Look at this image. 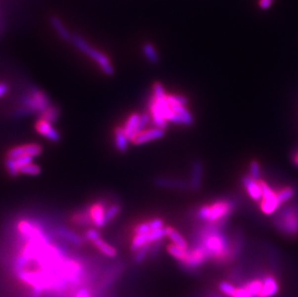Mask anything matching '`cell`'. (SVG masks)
I'll return each instance as SVG.
<instances>
[{
  "label": "cell",
  "instance_id": "7402d4cb",
  "mask_svg": "<svg viewBox=\"0 0 298 297\" xmlns=\"http://www.w3.org/2000/svg\"><path fill=\"white\" fill-rule=\"evenodd\" d=\"M60 117L59 107L50 105L47 109H45L42 114H41V119L49 123V124H54L57 122V120Z\"/></svg>",
  "mask_w": 298,
  "mask_h": 297
},
{
  "label": "cell",
  "instance_id": "b9f144b4",
  "mask_svg": "<svg viewBox=\"0 0 298 297\" xmlns=\"http://www.w3.org/2000/svg\"><path fill=\"white\" fill-rule=\"evenodd\" d=\"M85 238L86 239H88V240H90V241H92V242H94L95 240H97L98 238H100V236H99V233L96 230V229H88L86 232H85Z\"/></svg>",
  "mask_w": 298,
  "mask_h": 297
},
{
  "label": "cell",
  "instance_id": "f35d334b",
  "mask_svg": "<svg viewBox=\"0 0 298 297\" xmlns=\"http://www.w3.org/2000/svg\"><path fill=\"white\" fill-rule=\"evenodd\" d=\"M150 119H151V115L148 113H144V114L140 115L139 122H138V126H137V134L141 131L145 130L147 125L150 122Z\"/></svg>",
  "mask_w": 298,
  "mask_h": 297
},
{
  "label": "cell",
  "instance_id": "ab89813d",
  "mask_svg": "<svg viewBox=\"0 0 298 297\" xmlns=\"http://www.w3.org/2000/svg\"><path fill=\"white\" fill-rule=\"evenodd\" d=\"M151 227L149 222H144L141 223L139 225H137L134 228V234L135 235H144V234H149L151 232Z\"/></svg>",
  "mask_w": 298,
  "mask_h": 297
},
{
  "label": "cell",
  "instance_id": "ba28073f",
  "mask_svg": "<svg viewBox=\"0 0 298 297\" xmlns=\"http://www.w3.org/2000/svg\"><path fill=\"white\" fill-rule=\"evenodd\" d=\"M35 128H36L37 132L40 133L42 136L48 139L51 142L57 143L61 140V134H60L59 131L54 127H52L51 124H49L43 120L40 119L36 123Z\"/></svg>",
  "mask_w": 298,
  "mask_h": 297
},
{
  "label": "cell",
  "instance_id": "30bf717a",
  "mask_svg": "<svg viewBox=\"0 0 298 297\" xmlns=\"http://www.w3.org/2000/svg\"><path fill=\"white\" fill-rule=\"evenodd\" d=\"M242 183L246 188L249 196L254 201L260 203L262 199V192L259 181L253 179L250 176H245L242 178Z\"/></svg>",
  "mask_w": 298,
  "mask_h": 297
},
{
  "label": "cell",
  "instance_id": "f546056e",
  "mask_svg": "<svg viewBox=\"0 0 298 297\" xmlns=\"http://www.w3.org/2000/svg\"><path fill=\"white\" fill-rule=\"evenodd\" d=\"M149 237V242L153 243L156 241L161 240L162 238L167 237V232H166V227L157 229V230H153L148 234Z\"/></svg>",
  "mask_w": 298,
  "mask_h": 297
},
{
  "label": "cell",
  "instance_id": "60d3db41",
  "mask_svg": "<svg viewBox=\"0 0 298 297\" xmlns=\"http://www.w3.org/2000/svg\"><path fill=\"white\" fill-rule=\"evenodd\" d=\"M14 159H15V163H16V165H17V167L20 171L23 166H25L27 164H30L33 161V158H31V157H20V158Z\"/></svg>",
  "mask_w": 298,
  "mask_h": 297
},
{
  "label": "cell",
  "instance_id": "8d00e7d4",
  "mask_svg": "<svg viewBox=\"0 0 298 297\" xmlns=\"http://www.w3.org/2000/svg\"><path fill=\"white\" fill-rule=\"evenodd\" d=\"M153 94H154V98L155 99H162L165 98L167 95L165 93L164 87L160 82H156L153 86Z\"/></svg>",
  "mask_w": 298,
  "mask_h": 297
},
{
  "label": "cell",
  "instance_id": "ee69618b",
  "mask_svg": "<svg viewBox=\"0 0 298 297\" xmlns=\"http://www.w3.org/2000/svg\"><path fill=\"white\" fill-rule=\"evenodd\" d=\"M30 114H32V111L29 110L28 108H26L25 106H22V107L18 108V109L16 110V112H15V116L18 117V118L25 117V116H28V115H30Z\"/></svg>",
  "mask_w": 298,
  "mask_h": 297
},
{
  "label": "cell",
  "instance_id": "681fc988",
  "mask_svg": "<svg viewBox=\"0 0 298 297\" xmlns=\"http://www.w3.org/2000/svg\"><path fill=\"white\" fill-rule=\"evenodd\" d=\"M76 297H89V294H88V292L86 290L83 289V290H80Z\"/></svg>",
  "mask_w": 298,
  "mask_h": 297
},
{
  "label": "cell",
  "instance_id": "9c48e42d",
  "mask_svg": "<svg viewBox=\"0 0 298 297\" xmlns=\"http://www.w3.org/2000/svg\"><path fill=\"white\" fill-rule=\"evenodd\" d=\"M164 135H165V130L163 128H159L156 127L154 128L145 129L141 131L135 136V138L132 140V143L134 145H143L151 141L162 138Z\"/></svg>",
  "mask_w": 298,
  "mask_h": 297
},
{
  "label": "cell",
  "instance_id": "5bb4252c",
  "mask_svg": "<svg viewBox=\"0 0 298 297\" xmlns=\"http://www.w3.org/2000/svg\"><path fill=\"white\" fill-rule=\"evenodd\" d=\"M149 107H150V115L151 118L153 119V122L155 124V126L159 128H163L165 129L167 127V121L162 117V115L159 112V107L155 101L154 97L150 99V103H149Z\"/></svg>",
  "mask_w": 298,
  "mask_h": 297
},
{
  "label": "cell",
  "instance_id": "c3c4849f",
  "mask_svg": "<svg viewBox=\"0 0 298 297\" xmlns=\"http://www.w3.org/2000/svg\"><path fill=\"white\" fill-rule=\"evenodd\" d=\"M9 92V85L6 83H0V98L5 96Z\"/></svg>",
  "mask_w": 298,
  "mask_h": 297
},
{
  "label": "cell",
  "instance_id": "f1b7e54d",
  "mask_svg": "<svg viewBox=\"0 0 298 297\" xmlns=\"http://www.w3.org/2000/svg\"><path fill=\"white\" fill-rule=\"evenodd\" d=\"M121 212L120 205H112L110 206L104 212V224H108L112 219L116 217Z\"/></svg>",
  "mask_w": 298,
  "mask_h": 297
},
{
  "label": "cell",
  "instance_id": "d590c367",
  "mask_svg": "<svg viewBox=\"0 0 298 297\" xmlns=\"http://www.w3.org/2000/svg\"><path fill=\"white\" fill-rule=\"evenodd\" d=\"M166 99L170 105L171 104H180V105L185 106L188 101L185 97L179 96V95H167Z\"/></svg>",
  "mask_w": 298,
  "mask_h": 297
},
{
  "label": "cell",
  "instance_id": "ffe728a7",
  "mask_svg": "<svg viewBox=\"0 0 298 297\" xmlns=\"http://www.w3.org/2000/svg\"><path fill=\"white\" fill-rule=\"evenodd\" d=\"M50 23L53 26V28L55 29V31L57 32V34L59 35L60 38L67 42H71L72 39V35L70 34V32L67 30V28L65 27L64 23L62 22V20L58 19L57 17H52L50 19Z\"/></svg>",
  "mask_w": 298,
  "mask_h": 297
},
{
  "label": "cell",
  "instance_id": "8fae6325",
  "mask_svg": "<svg viewBox=\"0 0 298 297\" xmlns=\"http://www.w3.org/2000/svg\"><path fill=\"white\" fill-rule=\"evenodd\" d=\"M154 184L160 188H169V189H186L187 187H189L187 182L176 178H155Z\"/></svg>",
  "mask_w": 298,
  "mask_h": 297
},
{
  "label": "cell",
  "instance_id": "6da1fadb",
  "mask_svg": "<svg viewBox=\"0 0 298 297\" xmlns=\"http://www.w3.org/2000/svg\"><path fill=\"white\" fill-rule=\"evenodd\" d=\"M71 42L82 53L86 54L91 59L94 60L99 65L100 70L102 71V73L104 75L111 77L115 74L114 67H113L111 61L107 57V55H105L104 53H102L98 49L94 48L93 46H91L86 41L83 40L78 35H72Z\"/></svg>",
  "mask_w": 298,
  "mask_h": 297
},
{
  "label": "cell",
  "instance_id": "44dd1931",
  "mask_svg": "<svg viewBox=\"0 0 298 297\" xmlns=\"http://www.w3.org/2000/svg\"><path fill=\"white\" fill-rule=\"evenodd\" d=\"M166 232H167V237L170 238L173 244L179 246L180 248L187 249V242L184 239V238L179 234L178 231H176L172 227H166Z\"/></svg>",
  "mask_w": 298,
  "mask_h": 297
},
{
  "label": "cell",
  "instance_id": "4316f807",
  "mask_svg": "<svg viewBox=\"0 0 298 297\" xmlns=\"http://www.w3.org/2000/svg\"><path fill=\"white\" fill-rule=\"evenodd\" d=\"M147 243H150L148 234L135 235V237L132 239V242L130 244V249H131V251L136 252L138 249L143 247L144 245H146Z\"/></svg>",
  "mask_w": 298,
  "mask_h": 297
},
{
  "label": "cell",
  "instance_id": "e0dca14e",
  "mask_svg": "<svg viewBox=\"0 0 298 297\" xmlns=\"http://www.w3.org/2000/svg\"><path fill=\"white\" fill-rule=\"evenodd\" d=\"M104 209L100 204H95L90 210V215L93 222V225L97 228H101L105 226L104 224Z\"/></svg>",
  "mask_w": 298,
  "mask_h": 297
},
{
  "label": "cell",
  "instance_id": "7a4b0ae2",
  "mask_svg": "<svg viewBox=\"0 0 298 297\" xmlns=\"http://www.w3.org/2000/svg\"><path fill=\"white\" fill-rule=\"evenodd\" d=\"M202 246L206 249L209 256L223 257L229 252V242L227 238L219 233L216 227H209L203 235Z\"/></svg>",
  "mask_w": 298,
  "mask_h": 297
},
{
  "label": "cell",
  "instance_id": "7c38bea8",
  "mask_svg": "<svg viewBox=\"0 0 298 297\" xmlns=\"http://www.w3.org/2000/svg\"><path fill=\"white\" fill-rule=\"evenodd\" d=\"M278 293V284L271 276L265 278L262 281V287L258 297H272Z\"/></svg>",
  "mask_w": 298,
  "mask_h": 297
},
{
  "label": "cell",
  "instance_id": "d6a6232c",
  "mask_svg": "<svg viewBox=\"0 0 298 297\" xmlns=\"http://www.w3.org/2000/svg\"><path fill=\"white\" fill-rule=\"evenodd\" d=\"M150 251H151V243H147L146 245L141 247L135 252V255H134L135 262H137V263L142 262L147 257L148 254L150 253Z\"/></svg>",
  "mask_w": 298,
  "mask_h": 297
},
{
  "label": "cell",
  "instance_id": "cb8c5ba5",
  "mask_svg": "<svg viewBox=\"0 0 298 297\" xmlns=\"http://www.w3.org/2000/svg\"><path fill=\"white\" fill-rule=\"evenodd\" d=\"M142 50H143L145 57L149 62H151L152 64H157L159 62V53H158L156 47L152 43H150V42L144 43L142 46Z\"/></svg>",
  "mask_w": 298,
  "mask_h": 297
},
{
  "label": "cell",
  "instance_id": "3957f363",
  "mask_svg": "<svg viewBox=\"0 0 298 297\" xmlns=\"http://www.w3.org/2000/svg\"><path fill=\"white\" fill-rule=\"evenodd\" d=\"M21 104L31 110L32 113L42 114L51 105V101L44 92L36 87H31L28 93L22 96Z\"/></svg>",
  "mask_w": 298,
  "mask_h": 297
},
{
  "label": "cell",
  "instance_id": "836d02e7",
  "mask_svg": "<svg viewBox=\"0 0 298 297\" xmlns=\"http://www.w3.org/2000/svg\"><path fill=\"white\" fill-rule=\"evenodd\" d=\"M219 290L221 291V293L230 297H235V294L237 292V288L228 282H221L219 284Z\"/></svg>",
  "mask_w": 298,
  "mask_h": 297
},
{
  "label": "cell",
  "instance_id": "4fadbf2b",
  "mask_svg": "<svg viewBox=\"0 0 298 297\" xmlns=\"http://www.w3.org/2000/svg\"><path fill=\"white\" fill-rule=\"evenodd\" d=\"M139 118L140 115L138 113H132L128 117V119L126 122V125L124 127V129H125V132L128 136V138L129 139V141H131V142L137 135V126H138Z\"/></svg>",
  "mask_w": 298,
  "mask_h": 297
},
{
  "label": "cell",
  "instance_id": "277c9868",
  "mask_svg": "<svg viewBox=\"0 0 298 297\" xmlns=\"http://www.w3.org/2000/svg\"><path fill=\"white\" fill-rule=\"evenodd\" d=\"M275 225L279 230L287 235L298 234V208L296 206L286 208L275 219Z\"/></svg>",
  "mask_w": 298,
  "mask_h": 297
},
{
  "label": "cell",
  "instance_id": "603a6c76",
  "mask_svg": "<svg viewBox=\"0 0 298 297\" xmlns=\"http://www.w3.org/2000/svg\"><path fill=\"white\" fill-rule=\"evenodd\" d=\"M93 243L95 244V246L99 249V251H100L103 255H105L106 257H116V255H117L116 249H115L114 247H112L111 245H109L108 243H106L103 239H101L100 238H98V239L95 240Z\"/></svg>",
  "mask_w": 298,
  "mask_h": 297
},
{
  "label": "cell",
  "instance_id": "484cf974",
  "mask_svg": "<svg viewBox=\"0 0 298 297\" xmlns=\"http://www.w3.org/2000/svg\"><path fill=\"white\" fill-rule=\"evenodd\" d=\"M72 222L75 225L80 226V227H87V226H90V225L93 224L90 213L87 214V213H84V212L76 213L75 215H73Z\"/></svg>",
  "mask_w": 298,
  "mask_h": 297
},
{
  "label": "cell",
  "instance_id": "7dc6e473",
  "mask_svg": "<svg viewBox=\"0 0 298 297\" xmlns=\"http://www.w3.org/2000/svg\"><path fill=\"white\" fill-rule=\"evenodd\" d=\"M273 0H258V5L261 9H268L271 4H272Z\"/></svg>",
  "mask_w": 298,
  "mask_h": 297
},
{
  "label": "cell",
  "instance_id": "83f0119b",
  "mask_svg": "<svg viewBox=\"0 0 298 297\" xmlns=\"http://www.w3.org/2000/svg\"><path fill=\"white\" fill-rule=\"evenodd\" d=\"M20 174L23 175H28V176H38L40 175L42 172L40 166L37 164H34L33 162L30 164H27L25 166H23L20 169Z\"/></svg>",
  "mask_w": 298,
  "mask_h": 297
},
{
  "label": "cell",
  "instance_id": "2e32d148",
  "mask_svg": "<svg viewBox=\"0 0 298 297\" xmlns=\"http://www.w3.org/2000/svg\"><path fill=\"white\" fill-rule=\"evenodd\" d=\"M203 177V165L200 161H195L192 164L191 169V178H190V187L197 191L201 186V181Z\"/></svg>",
  "mask_w": 298,
  "mask_h": 297
},
{
  "label": "cell",
  "instance_id": "8992f818",
  "mask_svg": "<svg viewBox=\"0 0 298 297\" xmlns=\"http://www.w3.org/2000/svg\"><path fill=\"white\" fill-rule=\"evenodd\" d=\"M234 208L235 203L228 200H222L213 203L212 206H210V214L208 221L213 223L228 217Z\"/></svg>",
  "mask_w": 298,
  "mask_h": 297
},
{
  "label": "cell",
  "instance_id": "f907efd6",
  "mask_svg": "<svg viewBox=\"0 0 298 297\" xmlns=\"http://www.w3.org/2000/svg\"><path fill=\"white\" fill-rule=\"evenodd\" d=\"M294 161H295V163L298 165V153L295 156V159H294Z\"/></svg>",
  "mask_w": 298,
  "mask_h": 297
},
{
  "label": "cell",
  "instance_id": "52a82bcc",
  "mask_svg": "<svg viewBox=\"0 0 298 297\" xmlns=\"http://www.w3.org/2000/svg\"><path fill=\"white\" fill-rule=\"evenodd\" d=\"M42 153H43V147L40 144L33 143V144L21 145L9 150L7 153V158L17 159L20 157H31L34 159L36 157H39Z\"/></svg>",
  "mask_w": 298,
  "mask_h": 297
},
{
  "label": "cell",
  "instance_id": "f6af8a7d",
  "mask_svg": "<svg viewBox=\"0 0 298 297\" xmlns=\"http://www.w3.org/2000/svg\"><path fill=\"white\" fill-rule=\"evenodd\" d=\"M149 224H150V227H151V230H157V229H160V228H163L164 224H163V221L159 218H156V219H153L151 221H149Z\"/></svg>",
  "mask_w": 298,
  "mask_h": 297
},
{
  "label": "cell",
  "instance_id": "4dcf8cb0",
  "mask_svg": "<svg viewBox=\"0 0 298 297\" xmlns=\"http://www.w3.org/2000/svg\"><path fill=\"white\" fill-rule=\"evenodd\" d=\"M5 167H6V170L8 172V174L15 178V177H18L19 174H20V170L18 169L16 163H15V159H10V158H7L5 159Z\"/></svg>",
  "mask_w": 298,
  "mask_h": 297
},
{
  "label": "cell",
  "instance_id": "d4e9b609",
  "mask_svg": "<svg viewBox=\"0 0 298 297\" xmlns=\"http://www.w3.org/2000/svg\"><path fill=\"white\" fill-rule=\"evenodd\" d=\"M167 252L179 261H183L187 256V249L180 248L173 243L167 246Z\"/></svg>",
  "mask_w": 298,
  "mask_h": 297
},
{
  "label": "cell",
  "instance_id": "e575fe53",
  "mask_svg": "<svg viewBox=\"0 0 298 297\" xmlns=\"http://www.w3.org/2000/svg\"><path fill=\"white\" fill-rule=\"evenodd\" d=\"M294 194H295V191L292 187H286L279 191L277 193V197H278L279 202L281 204H283L292 198L294 196Z\"/></svg>",
  "mask_w": 298,
  "mask_h": 297
},
{
  "label": "cell",
  "instance_id": "1f68e13d",
  "mask_svg": "<svg viewBox=\"0 0 298 297\" xmlns=\"http://www.w3.org/2000/svg\"><path fill=\"white\" fill-rule=\"evenodd\" d=\"M261 287H262V282L261 281H252L250 283H248L245 288L248 290V292L252 295V297H258L260 294V291H261Z\"/></svg>",
  "mask_w": 298,
  "mask_h": 297
},
{
  "label": "cell",
  "instance_id": "ac0fdd59",
  "mask_svg": "<svg viewBox=\"0 0 298 297\" xmlns=\"http://www.w3.org/2000/svg\"><path fill=\"white\" fill-rule=\"evenodd\" d=\"M56 234L59 236L60 238L71 242L74 245L80 246L82 244V238L79 235H77L75 232H73L72 230H69L65 227H59L56 229Z\"/></svg>",
  "mask_w": 298,
  "mask_h": 297
},
{
  "label": "cell",
  "instance_id": "9a60e30c",
  "mask_svg": "<svg viewBox=\"0 0 298 297\" xmlns=\"http://www.w3.org/2000/svg\"><path fill=\"white\" fill-rule=\"evenodd\" d=\"M115 135V147L120 153H126L128 149V142L129 139L128 138L124 127H117L114 131Z\"/></svg>",
  "mask_w": 298,
  "mask_h": 297
},
{
  "label": "cell",
  "instance_id": "d6986e66",
  "mask_svg": "<svg viewBox=\"0 0 298 297\" xmlns=\"http://www.w3.org/2000/svg\"><path fill=\"white\" fill-rule=\"evenodd\" d=\"M170 106L174 110V112L179 115V118L182 121L183 125L190 126L191 124H193V117H192L191 113L186 109V107L184 105L171 104Z\"/></svg>",
  "mask_w": 298,
  "mask_h": 297
},
{
  "label": "cell",
  "instance_id": "7bdbcfd3",
  "mask_svg": "<svg viewBox=\"0 0 298 297\" xmlns=\"http://www.w3.org/2000/svg\"><path fill=\"white\" fill-rule=\"evenodd\" d=\"M198 217L200 219H203V220H207L208 221V218H209V214H210V206H203L199 209L198 211Z\"/></svg>",
  "mask_w": 298,
  "mask_h": 297
},
{
  "label": "cell",
  "instance_id": "74e56055",
  "mask_svg": "<svg viewBox=\"0 0 298 297\" xmlns=\"http://www.w3.org/2000/svg\"><path fill=\"white\" fill-rule=\"evenodd\" d=\"M250 177L255 180H258L260 178V168L258 161L256 160L252 161L250 164Z\"/></svg>",
  "mask_w": 298,
  "mask_h": 297
},
{
  "label": "cell",
  "instance_id": "5b68a950",
  "mask_svg": "<svg viewBox=\"0 0 298 297\" xmlns=\"http://www.w3.org/2000/svg\"><path fill=\"white\" fill-rule=\"evenodd\" d=\"M259 184L261 187L262 199L260 201V209L265 214H272L275 211L278 210L281 203L279 202L277 193H275L266 182L259 180Z\"/></svg>",
  "mask_w": 298,
  "mask_h": 297
},
{
  "label": "cell",
  "instance_id": "bcb514c9",
  "mask_svg": "<svg viewBox=\"0 0 298 297\" xmlns=\"http://www.w3.org/2000/svg\"><path fill=\"white\" fill-rule=\"evenodd\" d=\"M234 297H253L252 295L248 292V290L245 287L237 289V292Z\"/></svg>",
  "mask_w": 298,
  "mask_h": 297
}]
</instances>
